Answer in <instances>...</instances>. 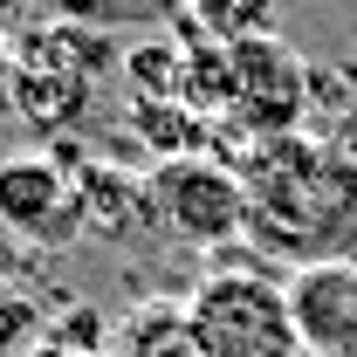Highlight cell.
Wrapping results in <instances>:
<instances>
[{
    "mask_svg": "<svg viewBox=\"0 0 357 357\" xmlns=\"http://www.w3.org/2000/svg\"><path fill=\"white\" fill-rule=\"evenodd\" d=\"M248 185V241L289 261H351L357 248V165L330 137H261L234 151Z\"/></svg>",
    "mask_w": 357,
    "mask_h": 357,
    "instance_id": "obj_1",
    "label": "cell"
},
{
    "mask_svg": "<svg viewBox=\"0 0 357 357\" xmlns=\"http://www.w3.org/2000/svg\"><path fill=\"white\" fill-rule=\"evenodd\" d=\"M185 316L206 357H296L289 289H275L261 268H213L185 296Z\"/></svg>",
    "mask_w": 357,
    "mask_h": 357,
    "instance_id": "obj_2",
    "label": "cell"
},
{
    "mask_svg": "<svg viewBox=\"0 0 357 357\" xmlns=\"http://www.w3.org/2000/svg\"><path fill=\"white\" fill-rule=\"evenodd\" d=\"M310 117V62L282 35L234 42V103H227L220 131L234 151L261 144V137H296Z\"/></svg>",
    "mask_w": 357,
    "mask_h": 357,
    "instance_id": "obj_3",
    "label": "cell"
},
{
    "mask_svg": "<svg viewBox=\"0 0 357 357\" xmlns=\"http://www.w3.org/2000/svg\"><path fill=\"white\" fill-rule=\"evenodd\" d=\"M151 213L158 234L192 241V248H220L248 234V185L227 158H165L151 165Z\"/></svg>",
    "mask_w": 357,
    "mask_h": 357,
    "instance_id": "obj_4",
    "label": "cell"
},
{
    "mask_svg": "<svg viewBox=\"0 0 357 357\" xmlns=\"http://www.w3.org/2000/svg\"><path fill=\"white\" fill-rule=\"evenodd\" d=\"M0 227L28 248H69L76 234H89L83 172H62V158L48 151L0 158Z\"/></svg>",
    "mask_w": 357,
    "mask_h": 357,
    "instance_id": "obj_5",
    "label": "cell"
},
{
    "mask_svg": "<svg viewBox=\"0 0 357 357\" xmlns=\"http://www.w3.org/2000/svg\"><path fill=\"white\" fill-rule=\"evenodd\" d=\"M289 323L303 357H357V255L289 275Z\"/></svg>",
    "mask_w": 357,
    "mask_h": 357,
    "instance_id": "obj_6",
    "label": "cell"
},
{
    "mask_svg": "<svg viewBox=\"0 0 357 357\" xmlns=\"http://www.w3.org/2000/svg\"><path fill=\"white\" fill-rule=\"evenodd\" d=\"M83 213H89V234H103V241H144L158 227L151 178H131L117 165H83Z\"/></svg>",
    "mask_w": 357,
    "mask_h": 357,
    "instance_id": "obj_7",
    "label": "cell"
},
{
    "mask_svg": "<svg viewBox=\"0 0 357 357\" xmlns=\"http://www.w3.org/2000/svg\"><path fill=\"white\" fill-rule=\"evenodd\" d=\"M275 14L282 0H178V35L192 42H255V35H275Z\"/></svg>",
    "mask_w": 357,
    "mask_h": 357,
    "instance_id": "obj_8",
    "label": "cell"
},
{
    "mask_svg": "<svg viewBox=\"0 0 357 357\" xmlns=\"http://www.w3.org/2000/svg\"><path fill=\"white\" fill-rule=\"evenodd\" d=\"M117 357H206L192 316L172 310V303H144V310L124 316V337H117Z\"/></svg>",
    "mask_w": 357,
    "mask_h": 357,
    "instance_id": "obj_9",
    "label": "cell"
},
{
    "mask_svg": "<svg viewBox=\"0 0 357 357\" xmlns=\"http://www.w3.org/2000/svg\"><path fill=\"white\" fill-rule=\"evenodd\" d=\"M131 131L151 144V158L165 165V158H199L206 151V117L199 110H185V103H131Z\"/></svg>",
    "mask_w": 357,
    "mask_h": 357,
    "instance_id": "obj_10",
    "label": "cell"
},
{
    "mask_svg": "<svg viewBox=\"0 0 357 357\" xmlns=\"http://www.w3.org/2000/svg\"><path fill=\"white\" fill-rule=\"evenodd\" d=\"M124 76H131L137 103H178V89H185V42H137L124 55Z\"/></svg>",
    "mask_w": 357,
    "mask_h": 357,
    "instance_id": "obj_11",
    "label": "cell"
},
{
    "mask_svg": "<svg viewBox=\"0 0 357 357\" xmlns=\"http://www.w3.org/2000/svg\"><path fill=\"white\" fill-rule=\"evenodd\" d=\"M48 337H55V344H76V351H103V316L76 303V310H62L48 323Z\"/></svg>",
    "mask_w": 357,
    "mask_h": 357,
    "instance_id": "obj_12",
    "label": "cell"
},
{
    "mask_svg": "<svg viewBox=\"0 0 357 357\" xmlns=\"http://www.w3.org/2000/svg\"><path fill=\"white\" fill-rule=\"evenodd\" d=\"M42 330V316H35V303H21V296H0V357H14L28 337Z\"/></svg>",
    "mask_w": 357,
    "mask_h": 357,
    "instance_id": "obj_13",
    "label": "cell"
},
{
    "mask_svg": "<svg viewBox=\"0 0 357 357\" xmlns=\"http://www.w3.org/2000/svg\"><path fill=\"white\" fill-rule=\"evenodd\" d=\"M330 144H337V151H344V158L357 165V110H344V117L330 124Z\"/></svg>",
    "mask_w": 357,
    "mask_h": 357,
    "instance_id": "obj_14",
    "label": "cell"
},
{
    "mask_svg": "<svg viewBox=\"0 0 357 357\" xmlns=\"http://www.w3.org/2000/svg\"><path fill=\"white\" fill-rule=\"evenodd\" d=\"M35 357H110V351H76V344H55V337H42V344H35Z\"/></svg>",
    "mask_w": 357,
    "mask_h": 357,
    "instance_id": "obj_15",
    "label": "cell"
},
{
    "mask_svg": "<svg viewBox=\"0 0 357 357\" xmlns=\"http://www.w3.org/2000/svg\"><path fill=\"white\" fill-rule=\"evenodd\" d=\"M7 28H14V14H7V7H0V48H7Z\"/></svg>",
    "mask_w": 357,
    "mask_h": 357,
    "instance_id": "obj_16",
    "label": "cell"
},
{
    "mask_svg": "<svg viewBox=\"0 0 357 357\" xmlns=\"http://www.w3.org/2000/svg\"><path fill=\"white\" fill-rule=\"evenodd\" d=\"M296 357H303V351H296Z\"/></svg>",
    "mask_w": 357,
    "mask_h": 357,
    "instance_id": "obj_17",
    "label": "cell"
}]
</instances>
